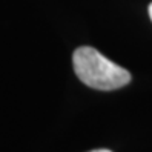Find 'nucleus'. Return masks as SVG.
Wrapping results in <instances>:
<instances>
[{"mask_svg": "<svg viewBox=\"0 0 152 152\" xmlns=\"http://www.w3.org/2000/svg\"><path fill=\"white\" fill-rule=\"evenodd\" d=\"M91 152H111L108 149H97V151H91Z\"/></svg>", "mask_w": 152, "mask_h": 152, "instance_id": "3", "label": "nucleus"}, {"mask_svg": "<svg viewBox=\"0 0 152 152\" xmlns=\"http://www.w3.org/2000/svg\"><path fill=\"white\" fill-rule=\"evenodd\" d=\"M72 66L75 75L92 89L112 91L131 82L129 71L115 65L91 46H80L74 51Z\"/></svg>", "mask_w": 152, "mask_h": 152, "instance_id": "1", "label": "nucleus"}, {"mask_svg": "<svg viewBox=\"0 0 152 152\" xmlns=\"http://www.w3.org/2000/svg\"><path fill=\"white\" fill-rule=\"evenodd\" d=\"M148 11H149V17H151V20H152V3L149 5V8H148Z\"/></svg>", "mask_w": 152, "mask_h": 152, "instance_id": "2", "label": "nucleus"}]
</instances>
